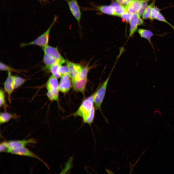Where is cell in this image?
<instances>
[{"label":"cell","mask_w":174,"mask_h":174,"mask_svg":"<svg viewBox=\"0 0 174 174\" xmlns=\"http://www.w3.org/2000/svg\"><path fill=\"white\" fill-rule=\"evenodd\" d=\"M18 116L16 114L11 113L6 111L0 113V123L3 124L9 121L12 119L17 118Z\"/></svg>","instance_id":"obj_17"},{"label":"cell","mask_w":174,"mask_h":174,"mask_svg":"<svg viewBox=\"0 0 174 174\" xmlns=\"http://www.w3.org/2000/svg\"><path fill=\"white\" fill-rule=\"evenodd\" d=\"M119 3L125 7L129 4L133 0H115Z\"/></svg>","instance_id":"obj_32"},{"label":"cell","mask_w":174,"mask_h":174,"mask_svg":"<svg viewBox=\"0 0 174 174\" xmlns=\"http://www.w3.org/2000/svg\"><path fill=\"white\" fill-rule=\"evenodd\" d=\"M13 76L11 72H8L7 77L4 83V90L7 94L8 100L10 103L11 102L12 94L15 90Z\"/></svg>","instance_id":"obj_8"},{"label":"cell","mask_w":174,"mask_h":174,"mask_svg":"<svg viewBox=\"0 0 174 174\" xmlns=\"http://www.w3.org/2000/svg\"><path fill=\"white\" fill-rule=\"evenodd\" d=\"M132 14L127 11L122 14L120 16L124 21L128 22Z\"/></svg>","instance_id":"obj_31"},{"label":"cell","mask_w":174,"mask_h":174,"mask_svg":"<svg viewBox=\"0 0 174 174\" xmlns=\"http://www.w3.org/2000/svg\"><path fill=\"white\" fill-rule=\"evenodd\" d=\"M43 59L46 65L45 67H48L56 63H59L54 57L45 53L44 54Z\"/></svg>","instance_id":"obj_18"},{"label":"cell","mask_w":174,"mask_h":174,"mask_svg":"<svg viewBox=\"0 0 174 174\" xmlns=\"http://www.w3.org/2000/svg\"><path fill=\"white\" fill-rule=\"evenodd\" d=\"M42 48L44 53L54 57L60 64L65 62V60L59 53L57 47H53L48 45Z\"/></svg>","instance_id":"obj_9"},{"label":"cell","mask_w":174,"mask_h":174,"mask_svg":"<svg viewBox=\"0 0 174 174\" xmlns=\"http://www.w3.org/2000/svg\"><path fill=\"white\" fill-rule=\"evenodd\" d=\"M111 5L114 7L116 16H120L127 11L125 7L118 3L113 2L111 3Z\"/></svg>","instance_id":"obj_19"},{"label":"cell","mask_w":174,"mask_h":174,"mask_svg":"<svg viewBox=\"0 0 174 174\" xmlns=\"http://www.w3.org/2000/svg\"><path fill=\"white\" fill-rule=\"evenodd\" d=\"M0 107H3L6 111L8 107L6 102L4 91L2 89L0 90Z\"/></svg>","instance_id":"obj_24"},{"label":"cell","mask_w":174,"mask_h":174,"mask_svg":"<svg viewBox=\"0 0 174 174\" xmlns=\"http://www.w3.org/2000/svg\"><path fill=\"white\" fill-rule=\"evenodd\" d=\"M156 19L165 22L170 26L174 31V26L167 21L160 13L159 14Z\"/></svg>","instance_id":"obj_29"},{"label":"cell","mask_w":174,"mask_h":174,"mask_svg":"<svg viewBox=\"0 0 174 174\" xmlns=\"http://www.w3.org/2000/svg\"><path fill=\"white\" fill-rule=\"evenodd\" d=\"M64 0L67 3L70 12L77 21L79 27L81 29L80 21L82 14L77 0Z\"/></svg>","instance_id":"obj_5"},{"label":"cell","mask_w":174,"mask_h":174,"mask_svg":"<svg viewBox=\"0 0 174 174\" xmlns=\"http://www.w3.org/2000/svg\"><path fill=\"white\" fill-rule=\"evenodd\" d=\"M0 69L1 71H7L8 72L9 71L17 72H19L17 70L14 69L1 62L0 63Z\"/></svg>","instance_id":"obj_27"},{"label":"cell","mask_w":174,"mask_h":174,"mask_svg":"<svg viewBox=\"0 0 174 174\" xmlns=\"http://www.w3.org/2000/svg\"><path fill=\"white\" fill-rule=\"evenodd\" d=\"M95 9L91 10H96L101 12L108 14L116 16L114 8L113 7L111 6H95Z\"/></svg>","instance_id":"obj_16"},{"label":"cell","mask_w":174,"mask_h":174,"mask_svg":"<svg viewBox=\"0 0 174 174\" xmlns=\"http://www.w3.org/2000/svg\"><path fill=\"white\" fill-rule=\"evenodd\" d=\"M140 17L138 13L132 15L129 21L130 28L128 39L131 37L137 30L138 26L143 24V21Z\"/></svg>","instance_id":"obj_7"},{"label":"cell","mask_w":174,"mask_h":174,"mask_svg":"<svg viewBox=\"0 0 174 174\" xmlns=\"http://www.w3.org/2000/svg\"><path fill=\"white\" fill-rule=\"evenodd\" d=\"M90 68L89 67L88 65L83 68H82L78 76L75 78L73 80H78L87 78V74Z\"/></svg>","instance_id":"obj_23"},{"label":"cell","mask_w":174,"mask_h":174,"mask_svg":"<svg viewBox=\"0 0 174 174\" xmlns=\"http://www.w3.org/2000/svg\"><path fill=\"white\" fill-rule=\"evenodd\" d=\"M69 74L64 75L61 76L59 84V91L63 93H67L70 90L72 86V82Z\"/></svg>","instance_id":"obj_11"},{"label":"cell","mask_w":174,"mask_h":174,"mask_svg":"<svg viewBox=\"0 0 174 174\" xmlns=\"http://www.w3.org/2000/svg\"><path fill=\"white\" fill-rule=\"evenodd\" d=\"M57 78L52 74L46 84V95L51 101H58L59 98V84Z\"/></svg>","instance_id":"obj_4"},{"label":"cell","mask_w":174,"mask_h":174,"mask_svg":"<svg viewBox=\"0 0 174 174\" xmlns=\"http://www.w3.org/2000/svg\"><path fill=\"white\" fill-rule=\"evenodd\" d=\"M88 81L87 78L78 80H72V86L74 91L83 94Z\"/></svg>","instance_id":"obj_12"},{"label":"cell","mask_w":174,"mask_h":174,"mask_svg":"<svg viewBox=\"0 0 174 174\" xmlns=\"http://www.w3.org/2000/svg\"><path fill=\"white\" fill-rule=\"evenodd\" d=\"M138 32L141 37L145 39L148 41L151 45L154 53V48L153 44L151 41V38L153 36L159 35L154 34L151 30L144 29H138Z\"/></svg>","instance_id":"obj_15"},{"label":"cell","mask_w":174,"mask_h":174,"mask_svg":"<svg viewBox=\"0 0 174 174\" xmlns=\"http://www.w3.org/2000/svg\"><path fill=\"white\" fill-rule=\"evenodd\" d=\"M13 78L15 89L20 87L26 81V79L17 76H13Z\"/></svg>","instance_id":"obj_22"},{"label":"cell","mask_w":174,"mask_h":174,"mask_svg":"<svg viewBox=\"0 0 174 174\" xmlns=\"http://www.w3.org/2000/svg\"><path fill=\"white\" fill-rule=\"evenodd\" d=\"M67 66L69 71V75L72 80L75 78L78 75L82 68L80 65L67 61Z\"/></svg>","instance_id":"obj_13"},{"label":"cell","mask_w":174,"mask_h":174,"mask_svg":"<svg viewBox=\"0 0 174 174\" xmlns=\"http://www.w3.org/2000/svg\"><path fill=\"white\" fill-rule=\"evenodd\" d=\"M9 149H14L25 147L29 144H35L36 141L33 138L28 139L13 140L7 141Z\"/></svg>","instance_id":"obj_10"},{"label":"cell","mask_w":174,"mask_h":174,"mask_svg":"<svg viewBox=\"0 0 174 174\" xmlns=\"http://www.w3.org/2000/svg\"><path fill=\"white\" fill-rule=\"evenodd\" d=\"M142 4V0H133L125 7L127 11L133 14L138 13L140 10Z\"/></svg>","instance_id":"obj_14"},{"label":"cell","mask_w":174,"mask_h":174,"mask_svg":"<svg viewBox=\"0 0 174 174\" xmlns=\"http://www.w3.org/2000/svg\"><path fill=\"white\" fill-rule=\"evenodd\" d=\"M7 153L15 155L35 158L40 161L46 166H47L46 164L41 159L25 147L16 149H9L7 151Z\"/></svg>","instance_id":"obj_6"},{"label":"cell","mask_w":174,"mask_h":174,"mask_svg":"<svg viewBox=\"0 0 174 174\" xmlns=\"http://www.w3.org/2000/svg\"><path fill=\"white\" fill-rule=\"evenodd\" d=\"M58 71L61 76L65 74H69V69L67 66L60 65L58 68Z\"/></svg>","instance_id":"obj_26"},{"label":"cell","mask_w":174,"mask_h":174,"mask_svg":"<svg viewBox=\"0 0 174 174\" xmlns=\"http://www.w3.org/2000/svg\"><path fill=\"white\" fill-rule=\"evenodd\" d=\"M39 0L40 1H44V0Z\"/></svg>","instance_id":"obj_33"},{"label":"cell","mask_w":174,"mask_h":174,"mask_svg":"<svg viewBox=\"0 0 174 174\" xmlns=\"http://www.w3.org/2000/svg\"><path fill=\"white\" fill-rule=\"evenodd\" d=\"M156 0H153L151 3L148 5L142 15V18L144 19H150L151 11L152 9L155 7Z\"/></svg>","instance_id":"obj_21"},{"label":"cell","mask_w":174,"mask_h":174,"mask_svg":"<svg viewBox=\"0 0 174 174\" xmlns=\"http://www.w3.org/2000/svg\"><path fill=\"white\" fill-rule=\"evenodd\" d=\"M58 18L57 15H55L50 26L47 30L42 34L34 40L27 43H22L20 46L21 47L30 45H35L42 47V48L48 45L50 31Z\"/></svg>","instance_id":"obj_3"},{"label":"cell","mask_w":174,"mask_h":174,"mask_svg":"<svg viewBox=\"0 0 174 174\" xmlns=\"http://www.w3.org/2000/svg\"><path fill=\"white\" fill-rule=\"evenodd\" d=\"M115 64L110 73L106 80L94 93V102L95 109L101 111V106L103 101L109 81L114 68Z\"/></svg>","instance_id":"obj_2"},{"label":"cell","mask_w":174,"mask_h":174,"mask_svg":"<svg viewBox=\"0 0 174 174\" xmlns=\"http://www.w3.org/2000/svg\"><path fill=\"white\" fill-rule=\"evenodd\" d=\"M161 9L157 7H154L152 10L150 14V19L153 20L156 18L160 13Z\"/></svg>","instance_id":"obj_25"},{"label":"cell","mask_w":174,"mask_h":174,"mask_svg":"<svg viewBox=\"0 0 174 174\" xmlns=\"http://www.w3.org/2000/svg\"><path fill=\"white\" fill-rule=\"evenodd\" d=\"M94 103L93 93L83 100L77 110L72 115L75 117H81L84 123H87L92 109L94 106Z\"/></svg>","instance_id":"obj_1"},{"label":"cell","mask_w":174,"mask_h":174,"mask_svg":"<svg viewBox=\"0 0 174 174\" xmlns=\"http://www.w3.org/2000/svg\"><path fill=\"white\" fill-rule=\"evenodd\" d=\"M60 65L59 63H57L48 67H45V69L52 73V74L57 79L59 78L61 76L58 71V68Z\"/></svg>","instance_id":"obj_20"},{"label":"cell","mask_w":174,"mask_h":174,"mask_svg":"<svg viewBox=\"0 0 174 174\" xmlns=\"http://www.w3.org/2000/svg\"><path fill=\"white\" fill-rule=\"evenodd\" d=\"M9 149L7 141H3L0 143V152H6Z\"/></svg>","instance_id":"obj_30"},{"label":"cell","mask_w":174,"mask_h":174,"mask_svg":"<svg viewBox=\"0 0 174 174\" xmlns=\"http://www.w3.org/2000/svg\"><path fill=\"white\" fill-rule=\"evenodd\" d=\"M151 0H142V4L141 9L138 13L139 16H142L145 10L148 6V2Z\"/></svg>","instance_id":"obj_28"}]
</instances>
